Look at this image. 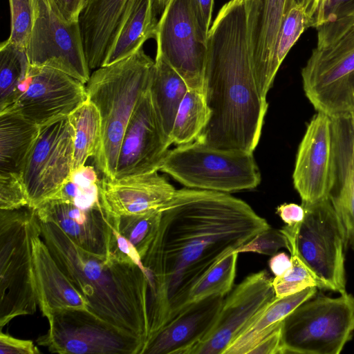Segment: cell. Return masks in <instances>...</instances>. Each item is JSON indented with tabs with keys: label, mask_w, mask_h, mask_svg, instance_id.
<instances>
[{
	"label": "cell",
	"mask_w": 354,
	"mask_h": 354,
	"mask_svg": "<svg viewBox=\"0 0 354 354\" xmlns=\"http://www.w3.org/2000/svg\"><path fill=\"white\" fill-rule=\"evenodd\" d=\"M141 261L148 279L149 339L185 308L195 283L217 261L270 226L229 193L183 188L161 209Z\"/></svg>",
	"instance_id": "6da1fadb"
},
{
	"label": "cell",
	"mask_w": 354,
	"mask_h": 354,
	"mask_svg": "<svg viewBox=\"0 0 354 354\" xmlns=\"http://www.w3.org/2000/svg\"><path fill=\"white\" fill-rule=\"evenodd\" d=\"M206 44L204 94L210 116L196 140L216 149L253 153L268 104L253 72L244 0H230L222 6Z\"/></svg>",
	"instance_id": "7a4b0ae2"
},
{
	"label": "cell",
	"mask_w": 354,
	"mask_h": 354,
	"mask_svg": "<svg viewBox=\"0 0 354 354\" xmlns=\"http://www.w3.org/2000/svg\"><path fill=\"white\" fill-rule=\"evenodd\" d=\"M39 223L41 236L50 252L86 301L88 310L121 332L140 339L146 346L149 333V287L142 268L115 253L101 256L88 252L57 223L40 220Z\"/></svg>",
	"instance_id": "3957f363"
},
{
	"label": "cell",
	"mask_w": 354,
	"mask_h": 354,
	"mask_svg": "<svg viewBox=\"0 0 354 354\" xmlns=\"http://www.w3.org/2000/svg\"><path fill=\"white\" fill-rule=\"evenodd\" d=\"M316 46L301 69L303 88L317 112L331 118L354 110V1L319 25Z\"/></svg>",
	"instance_id": "277c9868"
},
{
	"label": "cell",
	"mask_w": 354,
	"mask_h": 354,
	"mask_svg": "<svg viewBox=\"0 0 354 354\" xmlns=\"http://www.w3.org/2000/svg\"><path fill=\"white\" fill-rule=\"evenodd\" d=\"M154 64L142 48L125 59L95 69L86 83L87 99L97 107L101 119L100 138L93 158L104 177L115 178L125 130L149 88Z\"/></svg>",
	"instance_id": "5b68a950"
},
{
	"label": "cell",
	"mask_w": 354,
	"mask_h": 354,
	"mask_svg": "<svg viewBox=\"0 0 354 354\" xmlns=\"http://www.w3.org/2000/svg\"><path fill=\"white\" fill-rule=\"evenodd\" d=\"M301 205L305 209L304 220L280 229L287 239V249L299 257L317 288L343 293L348 245L343 225L329 198Z\"/></svg>",
	"instance_id": "8992f818"
},
{
	"label": "cell",
	"mask_w": 354,
	"mask_h": 354,
	"mask_svg": "<svg viewBox=\"0 0 354 354\" xmlns=\"http://www.w3.org/2000/svg\"><path fill=\"white\" fill-rule=\"evenodd\" d=\"M34 209L0 210V328L37 309L31 232Z\"/></svg>",
	"instance_id": "52a82bcc"
},
{
	"label": "cell",
	"mask_w": 354,
	"mask_h": 354,
	"mask_svg": "<svg viewBox=\"0 0 354 354\" xmlns=\"http://www.w3.org/2000/svg\"><path fill=\"white\" fill-rule=\"evenodd\" d=\"M159 171L187 188L225 193L252 189L261 179L252 152L216 149L198 140L169 150Z\"/></svg>",
	"instance_id": "ba28073f"
},
{
	"label": "cell",
	"mask_w": 354,
	"mask_h": 354,
	"mask_svg": "<svg viewBox=\"0 0 354 354\" xmlns=\"http://www.w3.org/2000/svg\"><path fill=\"white\" fill-rule=\"evenodd\" d=\"M313 297L283 320V354H339L352 338L354 297Z\"/></svg>",
	"instance_id": "9c48e42d"
},
{
	"label": "cell",
	"mask_w": 354,
	"mask_h": 354,
	"mask_svg": "<svg viewBox=\"0 0 354 354\" xmlns=\"http://www.w3.org/2000/svg\"><path fill=\"white\" fill-rule=\"evenodd\" d=\"M26 53L30 65L60 71L86 84L90 78L80 21H65L50 0H33Z\"/></svg>",
	"instance_id": "30bf717a"
},
{
	"label": "cell",
	"mask_w": 354,
	"mask_h": 354,
	"mask_svg": "<svg viewBox=\"0 0 354 354\" xmlns=\"http://www.w3.org/2000/svg\"><path fill=\"white\" fill-rule=\"evenodd\" d=\"M47 333L37 343L51 353L143 354L145 343L124 333L89 310H70L46 318Z\"/></svg>",
	"instance_id": "8fae6325"
},
{
	"label": "cell",
	"mask_w": 354,
	"mask_h": 354,
	"mask_svg": "<svg viewBox=\"0 0 354 354\" xmlns=\"http://www.w3.org/2000/svg\"><path fill=\"white\" fill-rule=\"evenodd\" d=\"M74 130L68 116L40 127L37 140L21 174L35 209L56 194L73 171Z\"/></svg>",
	"instance_id": "7c38bea8"
},
{
	"label": "cell",
	"mask_w": 354,
	"mask_h": 354,
	"mask_svg": "<svg viewBox=\"0 0 354 354\" xmlns=\"http://www.w3.org/2000/svg\"><path fill=\"white\" fill-rule=\"evenodd\" d=\"M87 100L84 84L57 69L30 65L13 103L3 113L39 127L68 116Z\"/></svg>",
	"instance_id": "4fadbf2b"
},
{
	"label": "cell",
	"mask_w": 354,
	"mask_h": 354,
	"mask_svg": "<svg viewBox=\"0 0 354 354\" xmlns=\"http://www.w3.org/2000/svg\"><path fill=\"white\" fill-rule=\"evenodd\" d=\"M157 50L188 88L204 93L207 44L196 24L190 0H169L156 31Z\"/></svg>",
	"instance_id": "5bb4252c"
},
{
	"label": "cell",
	"mask_w": 354,
	"mask_h": 354,
	"mask_svg": "<svg viewBox=\"0 0 354 354\" xmlns=\"http://www.w3.org/2000/svg\"><path fill=\"white\" fill-rule=\"evenodd\" d=\"M275 297L272 278L266 270L247 276L224 298L214 324L189 354H223Z\"/></svg>",
	"instance_id": "9a60e30c"
},
{
	"label": "cell",
	"mask_w": 354,
	"mask_h": 354,
	"mask_svg": "<svg viewBox=\"0 0 354 354\" xmlns=\"http://www.w3.org/2000/svg\"><path fill=\"white\" fill-rule=\"evenodd\" d=\"M333 171V120L317 112L307 124L292 174L294 187L301 203H314L328 198Z\"/></svg>",
	"instance_id": "2e32d148"
},
{
	"label": "cell",
	"mask_w": 354,
	"mask_h": 354,
	"mask_svg": "<svg viewBox=\"0 0 354 354\" xmlns=\"http://www.w3.org/2000/svg\"><path fill=\"white\" fill-rule=\"evenodd\" d=\"M170 145L159 126L147 90L125 130L115 178L158 171Z\"/></svg>",
	"instance_id": "e0dca14e"
},
{
	"label": "cell",
	"mask_w": 354,
	"mask_h": 354,
	"mask_svg": "<svg viewBox=\"0 0 354 354\" xmlns=\"http://www.w3.org/2000/svg\"><path fill=\"white\" fill-rule=\"evenodd\" d=\"M249 53L259 91L266 98L276 73L273 58L281 23L294 0H244Z\"/></svg>",
	"instance_id": "ac0fdd59"
},
{
	"label": "cell",
	"mask_w": 354,
	"mask_h": 354,
	"mask_svg": "<svg viewBox=\"0 0 354 354\" xmlns=\"http://www.w3.org/2000/svg\"><path fill=\"white\" fill-rule=\"evenodd\" d=\"M97 185L103 207L116 217L160 209L176 191L158 171L114 179L103 176Z\"/></svg>",
	"instance_id": "d6986e66"
},
{
	"label": "cell",
	"mask_w": 354,
	"mask_h": 354,
	"mask_svg": "<svg viewBox=\"0 0 354 354\" xmlns=\"http://www.w3.org/2000/svg\"><path fill=\"white\" fill-rule=\"evenodd\" d=\"M31 245L37 303L42 315L70 310H88L84 297L61 270L41 236L38 217L31 232Z\"/></svg>",
	"instance_id": "ffe728a7"
},
{
	"label": "cell",
	"mask_w": 354,
	"mask_h": 354,
	"mask_svg": "<svg viewBox=\"0 0 354 354\" xmlns=\"http://www.w3.org/2000/svg\"><path fill=\"white\" fill-rule=\"evenodd\" d=\"M41 221L57 223L82 249L97 255L109 254L111 227L102 204L89 209L59 200H48L35 209Z\"/></svg>",
	"instance_id": "44dd1931"
},
{
	"label": "cell",
	"mask_w": 354,
	"mask_h": 354,
	"mask_svg": "<svg viewBox=\"0 0 354 354\" xmlns=\"http://www.w3.org/2000/svg\"><path fill=\"white\" fill-rule=\"evenodd\" d=\"M224 298L212 295L188 304L148 342L143 354H189L214 324Z\"/></svg>",
	"instance_id": "7402d4cb"
},
{
	"label": "cell",
	"mask_w": 354,
	"mask_h": 354,
	"mask_svg": "<svg viewBox=\"0 0 354 354\" xmlns=\"http://www.w3.org/2000/svg\"><path fill=\"white\" fill-rule=\"evenodd\" d=\"M128 0H86L80 17L90 70L103 65Z\"/></svg>",
	"instance_id": "603a6c76"
},
{
	"label": "cell",
	"mask_w": 354,
	"mask_h": 354,
	"mask_svg": "<svg viewBox=\"0 0 354 354\" xmlns=\"http://www.w3.org/2000/svg\"><path fill=\"white\" fill-rule=\"evenodd\" d=\"M154 0H128L103 66L133 55L150 38L155 39L158 21Z\"/></svg>",
	"instance_id": "cb8c5ba5"
},
{
	"label": "cell",
	"mask_w": 354,
	"mask_h": 354,
	"mask_svg": "<svg viewBox=\"0 0 354 354\" xmlns=\"http://www.w3.org/2000/svg\"><path fill=\"white\" fill-rule=\"evenodd\" d=\"M148 88L157 120L165 139L171 145V133L178 107L188 86L162 55L156 51Z\"/></svg>",
	"instance_id": "d4e9b609"
},
{
	"label": "cell",
	"mask_w": 354,
	"mask_h": 354,
	"mask_svg": "<svg viewBox=\"0 0 354 354\" xmlns=\"http://www.w3.org/2000/svg\"><path fill=\"white\" fill-rule=\"evenodd\" d=\"M317 287L275 299L227 346L223 354H249L262 339L274 331L297 307L313 297Z\"/></svg>",
	"instance_id": "484cf974"
},
{
	"label": "cell",
	"mask_w": 354,
	"mask_h": 354,
	"mask_svg": "<svg viewBox=\"0 0 354 354\" xmlns=\"http://www.w3.org/2000/svg\"><path fill=\"white\" fill-rule=\"evenodd\" d=\"M40 127L17 115L0 114V172L22 174Z\"/></svg>",
	"instance_id": "4316f807"
},
{
	"label": "cell",
	"mask_w": 354,
	"mask_h": 354,
	"mask_svg": "<svg viewBox=\"0 0 354 354\" xmlns=\"http://www.w3.org/2000/svg\"><path fill=\"white\" fill-rule=\"evenodd\" d=\"M68 118L74 130V170L95 156L100 138L101 119L97 107L88 99Z\"/></svg>",
	"instance_id": "83f0119b"
},
{
	"label": "cell",
	"mask_w": 354,
	"mask_h": 354,
	"mask_svg": "<svg viewBox=\"0 0 354 354\" xmlns=\"http://www.w3.org/2000/svg\"><path fill=\"white\" fill-rule=\"evenodd\" d=\"M210 116L203 92L188 89L177 111L171 142L178 145L195 141L206 127Z\"/></svg>",
	"instance_id": "f1b7e54d"
},
{
	"label": "cell",
	"mask_w": 354,
	"mask_h": 354,
	"mask_svg": "<svg viewBox=\"0 0 354 354\" xmlns=\"http://www.w3.org/2000/svg\"><path fill=\"white\" fill-rule=\"evenodd\" d=\"M30 67L26 49L8 39L0 44V113L15 101Z\"/></svg>",
	"instance_id": "f546056e"
},
{
	"label": "cell",
	"mask_w": 354,
	"mask_h": 354,
	"mask_svg": "<svg viewBox=\"0 0 354 354\" xmlns=\"http://www.w3.org/2000/svg\"><path fill=\"white\" fill-rule=\"evenodd\" d=\"M238 254L229 252L209 268L191 289L186 306L212 295L225 297L236 277Z\"/></svg>",
	"instance_id": "4dcf8cb0"
},
{
	"label": "cell",
	"mask_w": 354,
	"mask_h": 354,
	"mask_svg": "<svg viewBox=\"0 0 354 354\" xmlns=\"http://www.w3.org/2000/svg\"><path fill=\"white\" fill-rule=\"evenodd\" d=\"M160 218V209L119 217L109 216L110 223L134 246L141 260L157 234Z\"/></svg>",
	"instance_id": "1f68e13d"
},
{
	"label": "cell",
	"mask_w": 354,
	"mask_h": 354,
	"mask_svg": "<svg viewBox=\"0 0 354 354\" xmlns=\"http://www.w3.org/2000/svg\"><path fill=\"white\" fill-rule=\"evenodd\" d=\"M310 27V20L300 6H292L286 15L276 41L273 58V69L277 73L287 54L301 35Z\"/></svg>",
	"instance_id": "d6a6232c"
},
{
	"label": "cell",
	"mask_w": 354,
	"mask_h": 354,
	"mask_svg": "<svg viewBox=\"0 0 354 354\" xmlns=\"http://www.w3.org/2000/svg\"><path fill=\"white\" fill-rule=\"evenodd\" d=\"M291 268L281 276L272 279L275 297L281 298L301 292L307 288L317 287V283L299 257L290 254Z\"/></svg>",
	"instance_id": "836d02e7"
},
{
	"label": "cell",
	"mask_w": 354,
	"mask_h": 354,
	"mask_svg": "<svg viewBox=\"0 0 354 354\" xmlns=\"http://www.w3.org/2000/svg\"><path fill=\"white\" fill-rule=\"evenodd\" d=\"M8 2L10 32L7 39L26 49L33 24V0H8Z\"/></svg>",
	"instance_id": "e575fe53"
},
{
	"label": "cell",
	"mask_w": 354,
	"mask_h": 354,
	"mask_svg": "<svg viewBox=\"0 0 354 354\" xmlns=\"http://www.w3.org/2000/svg\"><path fill=\"white\" fill-rule=\"evenodd\" d=\"M29 207V198L21 174L0 172V209L15 210Z\"/></svg>",
	"instance_id": "d590c367"
},
{
	"label": "cell",
	"mask_w": 354,
	"mask_h": 354,
	"mask_svg": "<svg viewBox=\"0 0 354 354\" xmlns=\"http://www.w3.org/2000/svg\"><path fill=\"white\" fill-rule=\"evenodd\" d=\"M288 247L285 235L281 230L270 227L257 234L251 241L234 252H256L260 254L273 256L280 248Z\"/></svg>",
	"instance_id": "8d00e7d4"
},
{
	"label": "cell",
	"mask_w": 354,
	"mask_h": 354,
	"mask_svg": "<svg viewBox=\"0 0 354 354\" xmlns=\"http://www.w3.org/2000/svg\"><path fill=\"white\" fill-rule=\"evenodd\" d=\"M190 2L198 30L202 38L207 41L214 0H190Z\"/></svg>",
	"instance_id": "74e56055"
},
{
	"label": "cell",
	"mask_w": 354,
	"mask_h": 354,
	"mask_svg": "<svg viewBox=\"0 0 354 354\" xmlns=\"http://www.w3.org/2000/svg\"><path fill=\"white\" fill-rule=\"evenodd\" d=\"M0 354H37L40 351L31 340L15 338L0 331Z\"/></svg>",
	"instance_id": "f35d334b"
},
{
	"label": "cell",
	"mask_w": 354,
	"mask_h": 354,
	"mask_svg": "<svg viewBox=\"0 0 354 354\" xmlns=\"http://www.w3.org/2000/svg\"><path fill=\"white\" fill-rule=\"evenodd\" d=\"M86 0H50L59 15L68 22L80 21Z\"/></svg>",
	"instance_id": "ab89813d"
},
{
	"label": "cell",
	"mask_w": 354,
	"mask_h": 354,
	"mask_svg": "<svg viewBox=\"0 0 354 354\" xmlns=\"http://www.w3.org/2000/svg\"><path fill=\"white\" fill-rule=\"evenodd\" d=\"M281 324L257 344L249 354H283Z\"/></svg>",
	"instance_id": "60d3db41"
},
{
	"label": "cell",
	"mask_w": 354,
	"mask_h": 354,
	"mask_svg": "<svg viewBox=\"0 0 354 354\" xmlns=\"http://www.w3.org/2000/svg\"><path fill=\"white\" fill-rule=\"evenodd\" d=\"M276 212L288 225H293L301 222L305 216L303 205L296 203L281 204L277 207Z\"/></svg>",
	"instance_id": "b9f144b4"
},
{
	"label": "cell",
	"mask_w": 354,
	"mask_h": 354,
	"mask_svg": "<svg viewBox=\"0 0 354 354\" xmlns=\"http://www.w3.org/2000/svg\"><path fill=\"white\" fill-rule=\"evenodd\" d=\"M269 266L275 277L281 276L291 268V259L285 252L277 253L270 259Z\"/></svg>",
	"instance_id": "7bdbcfd3"
},
{
	"label": "cell",
	"mask_w": 354,
	"mask_h": 354,
	"mask_svg": "<svg viewBox=\"0 0 354 354\" xmlns=\"http://www.w3.org/2000/svg\"><path fill=\"white\" fill-rule=\"evenodd\" d=\"M318 0H294L295 5L301 7L307 14L310 20V27L312 20L315 15Z\"/></svg>",
	"instance_id": "ee69618b"
},
{
	"label": "cell",
	"mask_w": 354,
	"mask_h": 354,
	"mask_svg": "<svg viewBox=\"0 0 354 354\" xmlns=\"http://www.w3.org/2000/svg\"><path fill=\"white\" fill-rule=\"evenodd\" d=\"M351 1H354V0H330L324 9L322 23L327 17L334 13L339 8Z\"/></svg>",
	"instance_id": "f6af8a7d"
},
{
	"label": "cell",
	"mask_w": 354,
	"mask_h": 354,
	"mask_svg": "<svg viewBox=\"0 0 354 354\" xmlns=\"http://www.w3.org/2000/svg\"><path fill=\"white\" fill-rule=\"evenodd\" d=\"M330 0H318L317 9L312 20L311 27L315 28L322 23L324 9Z\"/></svg>",
	"instance_id": "bcb514c9"
},
{
	"label": "cell",
	"mask_w": 354,
	"mask_h": 354,
	"mask_svg": "<svg viewBox=\"0 0 354 354\" xmlns=\"http://www.w3.org/2000/svg\"><path fill=\"white\" fill-rule=\"evenodd\" d=\"M169 0H154L155 6L157 12H160L164 10L165 6Z\"/></svg>",
	"instance_id": "7dc6e473"
},
{
	"label": "cell",
	"mask_w": 354,
	"mask_h": 354,
	"mask_svg": "<svg viewBox=\"0 0 354 354\" xmlns=\"http://www.w3.org/2000/svg\"><path fill=\"white\" fill-rule=\"evenodd\" d=\"M352 122H353V149H354V110L351 114Z\"/></svg>",
	"instance_id": "c3c4849f"
}]
</instances>
